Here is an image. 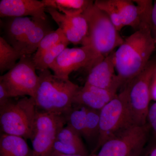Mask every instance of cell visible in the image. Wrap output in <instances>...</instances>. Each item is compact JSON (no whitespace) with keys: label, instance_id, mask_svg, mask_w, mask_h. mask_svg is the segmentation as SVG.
Listing matches in <instances>:
<instances>
[{"label":"cell","instance_id":"cell-18","mask_svg":"<svg viewBox=\"0 0 156 156\" xmlns=\"http://www.w3.org/2000/svg\"><path fill=\"white\" fill-rule=\"evenodd\" d=\"M119 11L123 24L138 30L141 23V12L134 1L112 0Z\"/></svg>","mask_w":156,"mask_h":156},{"label":"cell","instance_id":"cell-17","mask_svg":"<svg viewBox=\"0 0 156 156\" xmlns=\"http://www.w3.org/2000/svg\"><path fill=\"white\" fill-rule=\"evenodd\" d=\"M1 156H32V150L25 139L16 135L2 134L0 137Z\"/></svg>","mask_w":156,"mask_h":156},{"label":"cell","instance_id":"cell-13","mask_svg":"<svg viewBox=\"0 0 156 156\" xmlns=\"http://www.w3.org/2000/svg\"><path fill=\"white\" fill-rule=\"evenodd\" d=\"M46 7L41 1L37 0H1L0 17H30L48 19Z\"/></svg>","mask_w":156,"mask_h":156},{"label":"cell","instance_id":"cell-10","mask_svg":"<svg viewBox=\"0 0 156 156\" xmlns=\"http://www.w3.org/2000/svg\"><path fill=\"white\" fill-rule=\"evenodd\" d=\"M104 58L89 45L78 48H67L50 66V69L56 76L69 80L70 74L73 72L84 68L88 73Z\"/></svg>","mask_w":156,"mask_h":156},{"label":"cell","instance_id":"cell-22","mask_svg":"<svg viewBox=\"0 0 156 156\" xmlns=\"http://www.w3.org/2000/svg\"><path fill=\"white\" fill-rule=\"evenodd\" d=\"M69 43L67 39H65L45 52L41 58L35 62L36 69L41 71L49 69L50 66L63 50L67 48Z\"/></svg>","mask_w":156,"mask_h":156},{"label":"cell","instance_id":"cell-29","mask_svg":"<svg viewBox=\"0 0 156 156\" xmlns=\"http://www.w3.org/2000/svg\"><path fill=\"white\" fill-rule=\"evenodd\" d=\"M141 156H156V141L154 140L146 146Z\"/></svg>","mask_w":156,"mask_h":156},{"label":"cell","instance_id":"cell-12","mask_svg":"<svg viewBox=\"0 0 156 156\" xmlns=\"http://www.w3.org/2000/svg\"><path fill=\"white\" fill-rule=\"evenodd\" d=\"M115 51L105 57L89 71L85 84L117 91L122 86L115 73Z\"/></svg>","mask_w":156,"mask_h":156},{"label":"cell","instance_id":"cell-24","mask_svg":"<svg viewBox=\"0 0 156 156\" xmlns=\"http://www.w3.org/2000/svg\"><path fill=\"white\" fill-rule=\"evenodd\" d=\"M94 4L106 14L117 30L119 32L122 30L125 26L112 0H97L95 1Z\"/></svg>","mask_w":156,"mask_h":156},{"label":"cell","instance_id":"cell-25","mask_svg":"<svg viewBox=\"0 0 156 156\" xmlns=\"http://www.w3.org/2000/svg\"><path fill=\"white\" fill-rule=\"evenodd\" d=\"M87 108V123L84 138L90 141L96 138L97 142L99 132L100 111Z\"/></svg>","mask_w":156,"mask_h":156},{"label":"cell","instance_id":"cell-28","mask_svg":"<svg viewBox=\"0 0 156 156\" xmlns=\"http://www.w3.org/2000/svg\"><path fill=\"white\" fill-rule=\"evenodd\" d=\"M147 123L152 131L153 139L156 141V102L150 106L147 115Z\"/></svg>","mask_w":156,"mask_h":156},{"label":"cell","instance_id":"cell-3","mask_svg":"<svg viewBox=\"0 0 156 156\" xmlns=\"http://www.w3.org/2000/svg\"><path fill=\"white\" fill-rule=\"evenodd\" d=\"M83 14L87 19L88 33L83 46L89 45L106 57L122 44L124 40L106 14L93 4Z\"/></svg>","mask_w":156,"mask_h":156},{"label":"cell","instance_id":"cell-8","mask_svg":"<svg viewBox=\"0 0 156 156\" xmlns=\"http://www.w3.org/2000/svg\"><path fill=\"white\" fill-rule=\"evenodd\" d=\"M151 129L148 124L133 125L109 140L96 153L89 156H140L147 143Z\"/></svg>","mask_w":156,"mask_h":156},{"label":"cell","instance_id":"cell-21","mask_svg":"<svg viewBox=\"0 0 156 156\" xmlns=\"http://www.w3.org/2000/svg\"><path fill=\"white\" fill-rule=\"evenodd\" d=\"M87 108L73 105L66 116V124L82 137H85L87 123Z\"/></svg>","mask_w":156,"mask_h":156},{"label":"cell","instance_id":"cell-15","mask_svg":"<svg viewBox=\"0 0 156 156\" xmlns=\"http://www.w3.org/2000/svg\"><path fill=\"white\" fill-rule=\"evenodd\" d=\"M3 18L4 19L1 20V26L3 33L2 37L20 53L23 42L33 25L35 18L24 17Z\"/></svg>","mask_w":156,"mask_h":156},{"label":"cell","instance_id":"cell-26","mask_svg":"<svg viewBox=\"0 0 156 156\" xmlns=\"http://www.w3.org/2000/svg\"><path fill=\"white\" fill-rule=\"evenodd\" d=\"M56 140L63 143L86 148L82 140V136L68 125L62 127L58 131Z\"/></svg>","mask_w":156,"mask_h":156},{"label":"cell","instance_id":"cell-9","mask_svg":"<svg viewBox=\"0 0 156 156\" xmlns=\"http://www.w3.org/2000/svg\"><path fill=\"white\" fill-rule=\"evenodd\" d=\"M66 124V118L64 115L37 110L30 139L32 156H51L57 134Z\"/></svg>","mask_w":156,"mask_h":156},{"label":"cell","instance_id":"cell-31","mask_svg":"<svg viewBox=\"0 0 156 156\" xmlns=\"http://www.w3.org/2000/svg\"><path fill=\"white\" fill-rule=\"evenodd\" d=\"M150 90L151 99L156 102V66L151 79Z\"/></svg>","mask_w":156,"mask_h":156},{"label":"cell","instance_id":"cell-5","mask_svg":"<svg viewBox=\"0 0 156 156\" xmlns=\"http://www.w3.org/2000/svg\"><path fill=\"white\" fill-rule=\"evenodd\" d=\"M133 125L127 91L124 87L119 94L100 111L99 135L92 154L96 153L109 140Z\"/></svg>","mask_w":156,"mask_h":156},{"label":"cell","instance_id":"cell-14","mask_svg":"<svg viewBox=\"0 0 156 156\" xmlns=\"http://www.w3.org/2000/svg\"><path fill=\"white\" fill-rule=\"evenodd\" d=\"M118 91L93 87L85 84L80 87L73 101V105L100 111L117 96Z\"/></svg>","mask_w":156,"mask_h":156},{"label":"cell","instance_id":"cell-7","mask_svg":"<svg viewBox=\"0 0 156 156\" xmlns=\"http://www.w3.org/2000/svg\"><path fill=\"white\" fill-rule=\"evenodd\" d=\"M35 66L31 55L23 56L14 67L0 77V83L10 98L27 96L34 98L39 84Z\"/></svg>","mask_w":156,"mask_h":156},{"label":"cell","instance_id":"cell-11","mask_svg":"<svg viewBox=\"0 0 156 156\" xmlns=\"http://www.w3.org/2000/svg\"><path fill=\"white\" fill-rule=\"evenodd\" d=\"M46 12L50 14L70 43L83 46L88 36V25L83 13L68 16L48 7L46 8Z\"/></svg>","mask_w":156,"mask_h":156},{"label":"cell","instance_id":"cell-33","mask_svg":"<svg viewBox=\"0 0 156 156\" xmlns=\"http://www.w3.org/2000/svg\"><path fill=\"white\" fill-rule=\"evenodd\" d=\"M57 156H86L83 155L76 154V155H59Z\"/></svg>","mask_w":156,"mask_h":156},{"label":"cell","instance_id":"cell-6","mask_svg":"<svg viewBox=\"0 0 156 156\" xmlns=\"http://www.w3.org/2000/svg\"><path fill=\"white\" fill-rule=\"evenodd\" d=\"M156 60H150L144 69L125 86L133 124H147L151 95V82Z\"/></svg>","mask_w":156,"mask_h":156},{"label":"cell","instance_id":"cell-20","mask_svg":"<svg viewBox=\"0 0 156 156\" xmlns=\"http://www.w3.org/2000/svg\"><path fill=\"white\" fill-rule=\"evenodd\" d=\"M22 56L9 44L2 37H0V71L1 73L10 70Z\"/></svg>","mask_w":156,"mask_h":156},{"label":"cell","instance_id":"cell-32","mask_svg":"<svg viewBox=\"0 0 156 156\" xmlns=\"http://www.w3.org/2000/svg\"><path fill=\"white\" fill-rule=\"evenodd\" d=\"M151 21L152 31L153 30L156 34V1L153 6L151 16Z\"/></svg>","mask_w":156,"mask_h":156},{"label":"cell","instance_id":"cell-2","mask_svg":"<svg viewBox=\"0 0 156 156\" xmlns=\"http://www.w3.org/2000/svg\"><path fill=\"white\" fill-rule=\"evenodd\" d=\"M39 84L34 99L37 110L65 116L73 107L80 87L69 80L53 74L49 69L39 71Z\"/></svg>","mask_w":156,"mask_h":156},{"label":"cell","instance_id":"cell-16","mask_svg":"<svg viewBox=\"0 0 156 156\" xmlns=\"http://www.w3.org/2000/svg\"><path fill=\"white\" fill-rule=\"evenodd\" d=\"M53 31L48 18H35L33 25L23 42L20 54L23 56L31 55L36 53L42 39Z\"/></svg>","mask_w":156,"mask_h":156},{"label":"cell","instance_id":"cell-30","mask_svg":"<svg viewBox=\"0 0 156 156\" xmlns=\"http://www.w3.org/2000/svg\"><path fill=\"white\" fill-rule=\"evenodd\" d=\"M11 98L5 88L3 84L0 83V107H2L8 103Z\"/></svg>","mask_w":156,"mask_h":156},{"label":"cell","instance_id":"cell-34","mask_svg":"<svg viewBox=\"0 0 156 156\" xmlns=\"http://www.w3.org/2000/svg\"><path fill=\"white\" fill-rule=\"evenodd\" d=\"M155 39V41H156V39Z\"/></svg>","mask_w":156,"mask_h":156},{"label":"cell","instance_id":"cell-1","mask_svg":"<svg viewBox=\"0 0 156 156\" xmlns=\"http://www.w3.org/2000/svg\"><path fill=\"white\" fill-rule=\"evenodd\" d=\"M156 44L151 27L143 25L117 48L115 51V67L122 86H126L144 69Z\"/></svg>","mask_w":156,"mask_h":156},{"label":"cell","instance_id":"cell-19","mask_svg":"<svg viewBox=\"0 0 156 156\" xmlns=\"http://www.w3.org/2000/svg\"><path fill=\"white\" fill-rule=\"evenodd\" d=\"M42 2L46 8H53L68 16L83 14L94 2L89 0H42Z\"/></svg>","mask_w":156,"mask_h":156},{"label":"cell","instance_id":"cell-23","mask_svg":"<svg viewBox=\"0 0 156 156\" xmlns=\"http://www.w3.org/2000/svg\"><path fill=\"white\" fill-rule=\"evenodd\" d=\"M66 39L63 31L58 28L46 35L41 41L37 50L32 56L34 63L36 62L45 52Z\"/></svg>","mask_w":156,"mask_h":156},{"label":"cell","instance_id":"cell-4","mask_svg":"<svg viewBox=\"0 0 156 156\" xmlns=\"http://www.w3.org/2000/svg\"><path fill=\"white\" fill-rule=\"evenodd\" d=\"M11 98L0 107L1 131L2 134L30 139L37 111L34 99L27 96L16 100Z\"/></svg>","mask_w":156,"mask_h":156},{"label":"cell","instance_id":"cell-27","mask_svg":"<svg viewBox=\"0 0 156 156\" xmlns=\"http://www.w3.org/2000/svg\"><path fill=\"white\" fill-rule=\"evenodd\" d=\"M80 154L89 156L86 148H82L75 146L63 143L56 140L53 144L51 156L59 155Z\"/></svg>","mask_w":156,"mask_h":156}]
</instances>
